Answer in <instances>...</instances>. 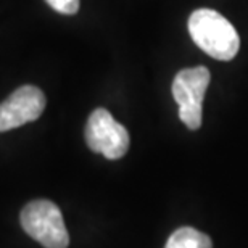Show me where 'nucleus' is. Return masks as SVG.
<instances>
[{"instance_id": "obj_1", "label": "nucleus", "mask_w": 248, "mask_h": 248, "mask_svg": "<svg viewBox=\"0 0 248 248\" xmlns=\"http://www.w3.org/2000/svg\"><path fill=\"white\" fill-rule=\"evenodd\" d=\"M188 32L192 41L216 60L229 62L239 53V34L235 28L216 10H195L188 18Z\"/></svg>"}, {"instance_id": "obj_2", "label": "nucleus", "mask_w": 248, "mask_h": 248, "mask_svg": "<svg viewBox=\"0 0 248 248\" xmlns=\"http://www.w3.org/2000/svg\"><path fill=\"white\" fill-rule=\"evenodd\" d=\"M21 227L24 232L46 248H68L69 235L63 215L53 202L34 200L21 211Z\"/></svg>"}, {"instance_id": "obj_3", "label": "nucleus", "mask_w": 248, "mask_h": 248, "mask_svg": "<svg viewBox=\"0 0 248 248\" xmlns=\"http://www.w3.org/2000/svg\"><path fill=\"white\" fill-rule=\"evenodd\" d=\"M211 74L205 66L186 68L172 81V97L179 105V118L190 131H197L203 121V98Z\"/></svg>"}, {"instance_id": "obj_4", "label": "nucleus", "mask_w": 248, "mask_h": 248, "mask_svg": "<svg viewBox=\"0 0 248 248\" xmlns=\"http://www.w3.org/2000/svg\"><path fill=\"white\" fill-rule=\"evenodd\" d=\"M86 142L92 152L102 153L108 160H120L129 150V132L105 108L91 113L86 124Z\"/></svg>"}, {"instance_id": "obj_5", "label": "nucleus", "mask_w": 248, "mask_h": 248, "mask_svg": "<svg viewBox=\"0 0 248 248\" xmlns=\"http://www.w3.org/2000/svg\"><path fill=\"white\" fill-rule=\"evenodd\" d=\"M46 108V95L36 86L16 89L7 100L0 103V132L12 131L36 121Z\"/></svg>"}, {"instance_id": "obj_6", "label": "nucleus", "mask_w": 248, "mask_h": 248, "mask_svg": "<svg viewBox=\"0 0 248 248\" xmlns=\"http://www.w3.org/2000/svg\"><path fill=\"white\" fill-rule=\"evenodd\" d=\"M165 248H213V242L193 227H181L170 235Z\"/></svg>"}, {"instance_id": "obj_7", "label": "nucleus", "mask_w": 248, "mask_h": 248, "mask_svg": "<svg viewBox=\"0 0 248 248\" xmlns=\"http://www.w3.org/2000/svg\"><path fill=\"white\" fill-rule=\"evenodd\" d=\"M46 2L62 15H74L79 10V0H46Z\"/></svg>"}]
</instances>
